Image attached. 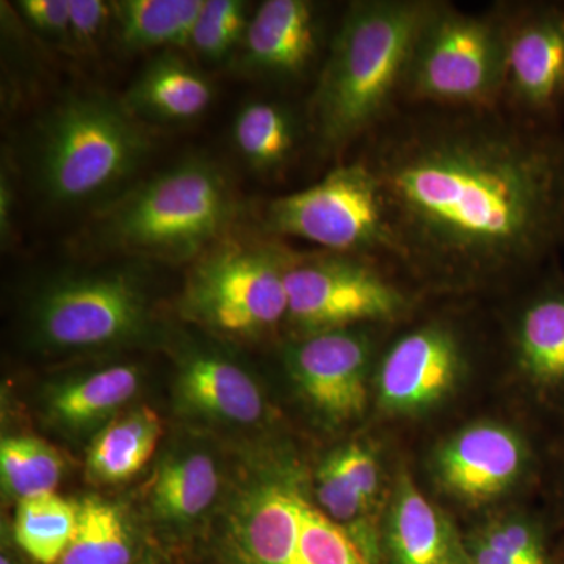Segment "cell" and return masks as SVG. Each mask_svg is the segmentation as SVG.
<instances>
[{
    "instance_id": "6da1fadb",
    "label": "cell",
    "mask_w": 564,
    "mask_h": 564,
    "mask_svg": "<svg viewBox=\"0 0 564 564\" xmlns=\"http://www.w3.org/2000/svg\"><path fill=\"white\" fill-rule=\"evenodd\" d=\"M364 143L395 262L411 272L480 284L564 247V128L503 107H400Z\"/></svg>"
},
{
    "instance_id": "7a4b0ae2",
    "label": "cell",
    "mask_w": 564,
    "mask_h": 564,
    "mask_svg": "<svg viewBox=\"0 0 564 564\" xmlns=\"http://www.w3.org/2000/svg\"><path fill=\"white\" fill-rule=\"evenodd\" d=\"M292 452L269 440L228 444V477L185 564H372L317 500Z\"/></svg>"
},
{
    "instance_id": "3957f363",
    "label": "cell",
    "mask_w": 564,
    "mask_h": 564,
    "mask_svg": "<svg viewBox=\"0 0 564 564\" xmlns=\"http://www.w3.org/2000/svg\"><path fill=\"white\" fill-rule=\"evenodd\" d=\"M430 3H348L304 107L311 144L323 158L343 154L369 139L402 107L408 63Z\"/></svg>"
},
{
    "instance_id": "277c9868",
    "label": "cell",
    "mask_w": 564,
    "mask_h": 564,
    "mask_svg": "<svg viewBox=\"0 0 564 564\" xmlns=\"http://www.w3.org/2000/svg\"><path fill=\"white\" fill-rule=\"evenodd\" d=\"M231 181L210 159L191 158L126 188L98 215L90 247L170 263L193 262L229 236Z\"/></svg>"
},
{
    "instance_id": "5b68a950",
    "label": "cell",
    "mask_w": 564,
    "mask_h": 564,
    "mask_svg": "<svg viewBox=\"0 0 564 564\" xmlns=\"http://www.w3.org/2000/svg\"><path fill=\"white\" fill-rule=\"evenodd\" d=\"M152 150L150 126L121 98L69 91L40 118L33 135V177L54 207L104 202L131 181Z\"/></svg>"
},
{
    "instance_id": "8992f818",
    "label": "cell",
    "mask_w": 564,
    "mask_h": 564,
    "mask_svg": "<svg viewBox=\"0 0 564 564\" xmlns=\"http://www.w3.org/2000/svg\"><path fill=\"white\" fill-rule=\"evenodd\" d=\"M22 333L40 355H109L165 339L147 278L131 265L52 274L29 293Z\"/></svg>"
},
{
    "instance_id": "52a82bcc",
    "label": "cell",
    "mask_w": 564,
    "mask_h": 564,
    "mask_svg": "<svg viewBox=\"0 0 564 564\" xmlns=\"http://www.w3.org/2000/svg\"><path fill=\"white\" fill-rule=\"evenodd\" d=\"M289 251L280 239L225 237L191 263L177 311L218 340H258L288 318Z\"/></svg>"
},
{
    "instance_id": "ba28073f",
    "label": "cell",
    "mask_w": 564,
    "mask_h": 564,
    "mask_svg": "<svg viewBox=\"0 0 564 564\" xmlns=\"http://www.w3.org/2000/svg\"><path fill=\"white\" fill-rule=\"evenodd\" d=\"M505 36L499 9L467 13L432 0L415 35L402 107H502Z\"/></svg>"
},
{
    "instance_id": "9c48e42d",
    "label": "cell",
    "mask_w": 564,
    "mask_h": 564,
    "mask_svg": "<svg viewBox=\"0 0 564 564\" xmlns=\"http://www.w3.org/2000/svg\"><path fill=\"white\" fill-rule=\"evenodd\" d=\"M263 232L304 240L323 251L395 261L380 185L361 158L339 163L303 191L267 204Z\"/></svg>"
},
{
    "instance_id": "30bf717a",
    "label": "cell",
    "mask_w": 564,
    "mask_h": 564,
    "mask_svg": "<svg viewBox=\"0 0 564 564\" xmlns=\"http://www.w3.org/2000/svg\"><path fill=\"white\" fill-rule=\"evenodd\" d=\"M285 291L296 337L395 321L411 307L375 259L332 251H289Z\"/></svg>"
},
{
    "instance_id": "8fae6325",
    "label": "cell",
    "mask_w": 564,
    "mask_h": 564,
    "mask_svg": "<svg viewBox=\"0 0 564 564\" xmlns=\"http://www.w3.org/2000/svg\"><path fill=\"white\" fill-rule=\"evenodd\" d=\"M226 477L228 445L203 430L177 434L159 456L144 494V522L154 540L184 552L214 514Z\"/></svg>"
},
{
    "instance_id": "7c38bea8",
    "label": "cell",
    "mask_w": 564,
    "mask_h": 564,
    "mask_svg": "<svg viewBox=\"0 0 564 564\" xmlns=\"http://www.w3.org/2000/svg\"><path fill=\"white\" fill-rule=\"evenodd\" d=\"M505 36L502 107L564 128V2L497 3Z\"/></svg>"
},
{
    "instance_id": "4fadbf2b",
    "label": "cell",
    "mask_w": 564,
    "mask_h": 564,
    "mask_svg": "<svg viewBox=\"0 0 564 564\" xmlns=\"http://www.w3.org/2000/svg\"><path fill=\"white\" fill-rule=\"evenodd\" d=\"M174 413L203 432L245 434L267 421L269 404L258 377L218 339L177 337Z\"/></svg>"
},
{
    "instance_id": "5bb4252c",
    "label": "cell",
    "mask_w": 564,
    "mask_h": 564,
    "mask_svg": "<svg viewBox=\"0 0 564 564\" xmlns=\"http://www.w3.org/2000/svg\"><path fill=\"white\" fill-rule=\"evenodd\" d=\"M373 339L366 326L296 337L284 361L293 383L315 414L332 425L361 417Z\"/></svg>"
},
{
    "instance_id": "9a60e30c",
    "label": "cell",
    "mask_w": 564,
    "mask_h": 564,
    "mask_svg": "<svg viewBox=\"0 0 564 564\" xmlns=\"http://www.w3.org/2000/svg\"><path fill=\"white\" fill-rule=\"evenodd\" d=\"M322 7L311 0H265L251 14L237 52L242 73L280 85L321 69L328 50Z\"/></svg>"
},
{
    "instance_id": "2e32d148",
    "label": "cell",
    "mask_w": 564,
    "mask_h": 564,
    "mask_svg": "<svg viewBox=\"0 0 564 564\" xmlns=\"http://www.w3.org/2000/svg\"><path fill=\"white\" fill-rule=\"evenodd\" d=\"M462 336L444 321L423 323L400 336L378 370V400L392 413H415L440 402L462 375Z\"/></svg>"
},
{
    "instance_id": "e0dca14e",
    "label": "cell",
    "mask_w": 564,
    "mask_h": 564,
    "mask_svg": "<svg viewBox=\"0 0 564 564\" xmlns=\"http://www.w3.org/2000/svg\"><path fill=\"white\" fill-rule=\"evenodd\" d=\"M144 372L131 361H106L51 378L39 395L41 419L69 441L91 443L139 395Z\"/></svg>"
},
{
    "instance_id": "ac0fdd59",
    "label": "cell",
    "mask_w": 564,
    "mask_h": 564,
    "mask_svg": "<svg viewBox=\"0 0 564 564\" xmlns=\"http://www.w3.org/2000/svg\"><path fill=\"white\" fill-rule=\"evenodd\" d=\"M525 463V445L518 434L496 423H478L444 445L437 473L448 491L484 502L514 484Z\"/></svg>"
},
{
    "instance_id": "d6986e66",
    "label": "cell",
    "mask_w": 564,
    "mask_h": 564,
    "mask_svg": "<svg viewBox=\"0 0 564 564\" xmlns=\"http://www.w3.org/2000/svg\"><path fill=\"white\" fill-rule=\"evenodd\" d=\"M214 96L206 74L180 51H163L143 66L121 99L143 124L170 126L198 120Z\"/></svg>"
},
{
    "instance_id": "ffe728a7",
    "label": "cell",
    "mask_w": 564,
    "mask_h": 564,
    "mask_svg": "<svg viewBox=\"0 0 564 564\" xmlns=\"http://www.w3.org/2000/svg\"><path fill=\"white\" fill-rule=\"evenodd\" d=\"M234 150L252 172H284L310 139L306 110L278 99L243 104L232 122Z\"/></svg>"
},
{
    "instance_id": "44dd1931",
    "label": "cell",
    "mask_w": 564,
    "mask_h": 564,
    "mask_svg": "<svg viewBox=\"0 0 564 564\" xmlns=\"http://www.w3.org/2000/svg\"><path fill=\"white\" fill-rule=\"evenodd\" d=\"M388 545L393 564H470L466 545L408 475L393 496Z\"/></svg>"
},
{
    "instance_id": "7402d4cb",
    "label": "cell",
    "mask_w": 564,
    "mask_h": 564,
    "mask_svg": "<svg viewBox=\"0 0 564 564\" xmlns=\"http://www.w3.org/2000/svg\"><path fill=\"white\" fill-rule=\"evenodd\" d=\"M513 340L519 366L533 383L564 389V280L545 281L516 317Z\"/></svg>"
},
{
    "instance_id": "603a6c76",
    "label": "cell",
    "mask_w": 564,
    "mask_h": 564,
    "mask_svg": "<svg viewBox=\"0 0 564 564\" xmlns=\"http://www.w3.org/2000/svg\"><path fill=\"white\" fill-rule=\"evenodd\" d=\"M162 434L161 415L148 404L122 411L88 445V480L99 486L131 480L158 451Z\"/></svg>"
},
{
    "instance_id": "cb8c5ba5",
    "label": "cell",
    "mask_w": 564,
    "mask_h": 564,
    "mask_svg": "<svg viewBox=\"0 0 564 564\" xmlns=\"http://www.w3.org/2000/svg\"><path fill=\"white\" fill-rule=\"evenodd\" d=\"M113 28L128 52L180 51L191 44L204 0H115Z\"/></svg>"
},
{
    "instance_id": "d4e9b609",
    "label": "cell",
    "mask_w": 564,
    "mask_h": 564,
    "mask_svg": "<svg viewBox=\"0 0 564 564\" xmlns=\"http://www.w3.org/2000/svg\"><path fill=\"white\" fill-rule=\"evenodd\" d=\"M140 556L139 534L124 508L95 496L77 503L76 530L58 564H135Z\"/></svg>"
},
{
    "instance_id": "484cf974",
    "label": "cell",
    "mask_w": 564,
    "mask_h": 564,
    "mask_svg": "<svg viewBox=\"0 0 564 564\" xmlns=\"http://www.w3.org/2000/svg\"><path fill=\"white\" fill-rule=\"evenodd\" d=\"M76 524L77 503L55 492L32 497L18 502L14 541L33 562L58 564L73 540Z\"/></svg>"
},
{
    "instance_id": "4316f807",
    "label": "cell",
    "mask_w": 564,
    "mask_h": 564,
    "mask_svg": "<svg viewBox=\"0 0 564 564\" xmlns=\"http://www.w3.org/2000/svg\"><path fill=\"white\" fill-rule=\"evenodd\" d=\"M65 474V459L54 445L32 436H7L0 443L3 492L18 502L54 494Z\"/></svg>"
},
{
    "instance_id": "83f0119b",
    "label": "cell",
    "mask_w": 564,
    "mask_h": 564,
    "mask_svg": "<svg viewBox=\"0 0 564 564\" xmlns=\"http://www.w3.org/2000/svg\"><path fill=\"white\" fill-rule=\"evenodd\" d=\"M313 481L315 500L322 510L350 534L370 563H380V538L372 522V511L343 473L334 454L323 459Z\"/></svg>"
},
{
    "instance_id": "f1b7e54d",
    "label": "cell",
    "mask_w": 564,
    "mask_h": 564,
    "mask_svg": "<svg viewBox=\"0 0 564 564\" xmlns=\"http://www.w3.org/2000/svg\"><path fill=\"white\" fill-rule=\"evenodd\" d=\"M250 20L242 0H204L188 47L215 65L229 61L242 46Z\"/></svg>"
},
{
    "instance_id": "f546056e",
    "label": "cell",
    "mask_w": 564,
    "mask_h": 564,
    "mask_svg": "<svg viewBox=\"0 0 564 564\" xmlns=\"http://www.w3.org/2000/svg\"><path fill=\"white\" fill-rule=\"evenodd\" d=\"M486 545L525 564H547L543 540L533 525L524 521H500L477 536Z\"/></svg>"
},
{
    "instance_id": "4dcf8cb0",
    "label": "cell",
    "mask_w": 564,
    "mask_h": 564,
    "mask_svg": "<svg viewBox=\"0 0 564 564\" xmlns=\"http://www.w3.org/2000/svg\"><path fill=\"white\" fill-rule=\"evenodd\" d=\"M113 25V3L69 0V50L95 52Z\"/></svg>"
},
{
    "instance_id": "1f68e13d",
    "label": "cell",
    "mask_w": 564,
    "mask_h": 564,
    "mask_svg": "<svg viewBox=\"0 0 564 564\" xmlns=\"http://www.w3.org/2000/svg\"><path fill=\"white\" fill-rule=\"evenodd\" d=\"M17 9L41 39L69 47V0H21Z\"/></svg>"
},
{
    "instance_id": "d6a6232c",
    "label": "cell",
    "mask_w": 564,
    "mask_h": 564,
    "mask_svg": "<svg viewBox=\"0 0 564 564\" xmlns=\"http://www.w3.org/2000/svg\"><path fill=\"white\" fill-rule=\"evenodd\" d=\"M333 454L364 502L373 511L380 491V474L372 454L359 444L345 445Z\"/></svg>"
},
{
    "instance_id": "836d02e7",
    "label": "cell",
    "mask_w": 564,
    "mask_h": 564,
    "mask_svg": "<svg viewBox=\"0 0 564 564\" xmlns=\"http://www.w3.org/2000/svg\"><path fill=\"white\" fill-rule=\"evenodd\" d=\"M13 214H14V187L11 181L9 166H2L0 173V237L2 243L10 242L13 236Z\"/></svg>"
},
{
    "instance_id": "e575fe53",
    "label": "cell",
    "mask_w": 564,
    "mask_h": 564,
    "mask_svg": "<svg viewBox=\"0 0 564 564\" xmlns=\"http://www.w3.org/2000/svg\"><path fill=\"white\" fill-rule=\"evenodd\" d=\"M466 551L467 555H469L470 564H525L494 551V549L486 545L478 538H474L473 541L466 544Z\"/></svg>"
},
{
    "instance_id": "d590c367",
    "label": "cell",
    "mask_w": 564,
    "mask_h": 564,
    "mask_svg": "<svg viewBox=\"0 0 564 564\" xmlns=\"http://www.w3.org/2000/svg\"><path fill=\"white\" fill-rule=\"evenodd\" d=\"M135 564H159V563L155 562V558L152 555H147V556L141 555L139 558V562H137Z\"/></svg>"
},
{
    "instance_id": "8d00e7d4",
    "label": "cell",
    "mask_w": 564,
    "mask_h": 564,
    "mask_svg": "<svg viewBox=\"0 0 564 564\" xmlns=\"http://www.w3.org/2000/svg\"><path fill=\"white\" fill-rule=\"evenodd\" d=\"M0 564H21V563L17 562V560H14V558H11L10 555L2 554V556H0Z\"/></svg>"
}]
</instances>
